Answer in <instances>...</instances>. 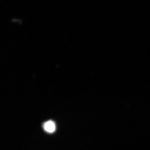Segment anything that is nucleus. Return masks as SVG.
Returning a JSON list of instances; mask_svg holds the SVG:
<instances>
[{"instance_id": "f257e3e1", "label": "nucleus", "mask_w": 150, "mask_h": 150, "mask_svg": "<svg viewBox=\"0 0 150 150\" xmlns=\"http://www.w3.org/2000/svg\"><path fill=\"white\" fill-rule=\"evenodd\" d=\"M43 128L45 132L48 133H52L55 132L56 130V125L54 121L48 120L43 123Z\"/></svg>"}]
</instances>
